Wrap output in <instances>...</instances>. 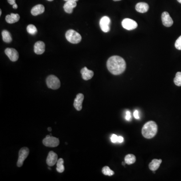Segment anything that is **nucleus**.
<instances>
[{
	"mask_svg": "<svg viewBox=\"0 0 181 181\" xmlns=\"http://www.w3.org/2000/svg\"><path fill=\"white\" fill-rule=\"evenodd\" d=\"M157 131V125L153 121L146 123L142 129V135L147 139H151L155 136Z\"/></svg>",
	"mask_w": 181,
	"mask_h": 181,
	"instance_id": "obj_2",
	"label": "nucleus"
},
{
	"mask_svg": "<svg viewBox=\"0 0 181 181\" xmlns=\"http://www.w3.org/2000/svg\"><path fill=\"white\" fill-rule=\"evenodd\" d=\"M13 8L14 9H17L18 8V5L16 4V3L15 4H14L13 5Z\"/></svg>",
	"mask_w": 181,
	"mask_h": 181,
	"instance_id": "obj_32",
	"label": "nucleus"
},
{
	"mask_svg": "<svg viewBox=\"0 0 181 181\" xmlns=\"http://www.w3.org/2000/svg\"><path fill=\"white\" fill-rule=\"evenodd\" d=\"M2 15V11H1H1H0V15Z\"/></svg>",
	"mask_w": 181,
	"mask_h": 181,
	"instance_id": "obj_37",
	"label": "nucleus"
},
{
	"mask_svg": "<svg viewBox=\"0 0 181 181\" xmlns=\"http://www.w3.org/2000/svg\"><path fill=\"white\" fill-rule=\"evenodd\" d=\"M46 84L47 87L53 90H57L60 87V81L58 77L54 75H50L47 77Z\"/></svg>",
	"mask_w": 181,
	"mask_h": 181,
	"instance_id": "obj_4",
	"label": "nucleus"
},
{
	"mask_svg": "<svg viewBox=\"0 0 181 181\" xmlns=\"http://www.w3.org/2000/svg\"><path fill=\"white\" fill-rule=\"evenodd\" d=\"M118 136L117 135L113 134L111 137V140L112 143H118Z\"/></svg>",
	"mask_w": 181,
	"mask_h": 181,
	"instance_id": "obj_27",
	"label": "nucleus"
},
{
	"mask_svg": "<svg viewBox=\"0 0 181 181\" xmlns=\"http://www.w3.org/2000/svg\"><path fill=\"white\" fill-rule=\"evenodd\" d=\"M131 118V112L129 111H127L126 113V116H125L126 120H127V121H130Z\"/></svg>",
	"mask_w": 181,
	"mask_h": 181,
	"instance_id": "obj_28",
	"label": "nucleus"
},
{
	"mask_svg": "<svg viewBox=\"0 0 181 181\" xmlns=\"http://www.w3.org/2000/svg\"><path fill=\"white\" fill-rule=\"evenodd\" d=\"M81 73L82 76V78L86 81H88L92 79L94 74L93 71L88 69L87 67H84L83 68L81 71Z\"/></svg>",
	"mask_w": 181,
	"mask_h": 181,
	"instance_id": "obj_14",
	"label": "nucleus"
},
{
	"mask_svg": "<svg viewBox=\"0 0 181 181\" xmlns=\"http://www.w3.org/2000/svg\"><path fill=\"white\" fill-rule=\"evenodd\" d=\"M48 169H49V170H51V169L50 168H48Z\"/></svg>",
	"mask_w": 181,
	"mask_h": 181,
	"instance_id": "obj_39",
	"label": "nucleus"
},
{
	"mask_svg": "<svg viewBox=\"0 0 181 181\" xmlns=\"http://www.w3.org/2000/svg\"><path fill=\"white\" fill-rule=\"evenodd\" d=\"M47 1H53V0H47Z\"/></svg>",
	"mask_w": 181,
	"mask_h": 181,
	"instance_id": "obj_38",
	"label": "nucleus"
},
{
	"mask_svg": "<svg viewBox=\"0 0 181 181\" xmlns=\"http://www.w3.org/2000/svg\"><path fill=\"white\" fill-rule=\"evenodd\" d=\"M177 1L179 3H181V0H177Z\"/></svg>",
	"mask_w": 181,
	"mask_h": 181,
	"instance_id": "obj_35",
	"label": "nucleus"
},
{
	"mask_svg": "<svg viewBox=\"0 0 181 181\" xmlns=\"http://www.w3.org/2000/svg\"><path fill=\"white\" fill-rule=\"evenodd\" d=\"M45 11V8L44 6L41 4H38L35 6L34 7L32 8L31 11V13L33 16H38V15L42 14Z\"/></svg>",
	"mask_w": 181,
	"mask_h": 181,
	"instance_id": "obj_15",
	"label": "nucleus"
},
{
	"mask_svg": "<svg viewBox=\"0 0 181 181\" xmlns=\"http://www.w3.org/2000/svg\"><path fill=\"white\" fill-rule=\"evenodd\" d=\"M7 1H8V3H9L10 5H12L16 3V2H15L16 0H7Z\"/></svg>",
	"mask_w": 181,
	"mask_h": 181,
	"instance_id": "obj_31",
	"label": "nucleus"
},
{
	"mask_svg": "<svg viewBox=\"0 0 181 181\" xmlns=\"http://www.w3.org/2000/svg\"><path fill=\"white\" fill-rule=\"evenodd\" d=\"M27 31L31 35L36 34L38 32V30L36 27L32 24H30L27 27Z\"/></svg>",
	"mask_w": 181,
	"mask_h": 181,
	"instance_id": "obj_24",
	"label": "nucleus"
},
{
	"mask_svg": "<svg viewBox=\"0 0 181 181\" xmlns=\"http://www.w3.org/2000/svg\"><path fill=\"white\" fill-rule=\"evenodd\" d=\"M174 83L176 86H181V72H178L176 73V77L174 80Z\"/></svg>",
	"mask_w": 181,
	"mask_h": 181,
	"instance_id": "obj_25",
	"label": "nucleus"
},
{
	"mask_svg": "<svg viewBox=\"0 0 181 181\" xmlns=\"http://www.w3.org/2000/svg\"><path fill=\"white\" fill-rule=\"evenodd\" d=\"M45 44L42 41L36 42L34 46V51L37 55H42L45 51Z\"/></svg>",
	"mask_w": 181,
	"mask_h": 181,
	"instance_id": "obj_13",
	"label": "nucleus"
},
{
	"mask_svg": "<svg viewBox=\"0 0 181 181\" xmlns=\"http://www.w3.org/2000/svg\"><path fill=\"white\" fill-rule=\"evenodd\" d=\"M114 1L117 2V1H121V0H113Z\"/></svg>",
	"mask_w": 181,
	"mask_h": 181,
	"instance_id": "obj_36",
	"label": "nucleus"
},
{
	"mask_svg": "<svg viewBox=\"0 0 181 181\" xmlns=\"http://www.w3.org/2000/svg\"><path fill=\"white\" fill-rule=\"evenodd\" d=\"M5 52L12 61H17L19 59V53L14 48H6Z\"/></svg>",
	"mask_w": 181,
	"mask_h": 181,
	"instance_id": "obj_9",
	"label": "nucleus"
},
{
	"mask_svg": "<svg viewBox=\"0 0 181 181\" xmlns=\"http://www.w3.org/2000/svg\"><path fill=\"white\" fill-rule=\"evenodd\" d=\"M77 6L76 2L68 1L64 4V11L68 14H71L73 12V8Z\"/></svg>",
	"mask_w": 181,
	"mask_h": 181,
	"instance_id": "obj_16",
	"label": "nucleus"
},
{
	"mask_svg": "<svg viewBox=\"0 0 181 181\" xmlns=\"http://www.w3.org/2000/svg\"><path fill=\"white\" fill-rule=\"evenodd\" d=\"M3 40L4 42L6 43H10L12 42V39L11 38V34L10 32L7 30H4L2 32Z\"/></svg>",
	"mask_w": 181,
	"mask_h": 181,
	"instance_id": "obj_20",
	"label": "nucleus"
},
{
	"mask_svg": "<svg viewBox=\"0 0 181 181\" xmlns=\"http://www.w3.org/2000/svg\"><path fill=\"white\" fill-rule=\"evenodd\" d=\"M84 96L83 94L79 93L77 95L74 100L73 106L77 111H81L82 109V103L84 101Z\"/></svg>",
	"mask_w": 181,
	"mask_h": 181,
	"instance_id": "obj_12",
	"label": "nucleus"
},
{
	"mask_svg": "<svg viewBox=\"0 0 181 181\" xmlns=\"http://www.w3.org/2000/svg\"><path fill=\"white\" fill-rule=\"evenodd\" d=\"M6 21L8 23L13 24L17 22L20 19V16L18 14L11 13L10 15H8L6 17Z\"/></svg>",
	"mask_w": 181,
	"mask_h": 181,
	"instance_id": "obj_18",
	"label": "nucleus"
},
{
	"mask_svg": "<svg viewBox=\"0 0 181 181\" xmlns=\"http://www.w3.org/2000/svg\"><path fill=\"white\" fill-rule=\"evenodd\" d=\"M42 143L46 147L55 148L60 144V140L59 139L49 135L46 136L45 139L43 140Z\"/></svg>",
	"mask_w": 181,
	"mask_h": 181,
	"instance_id": "obj_5",
	"label": "nucleus"
},
{
	"mask_svg": "<svg viewBox=\"0 0 181 181\" xmlns=\"http://www.w3.org/2000/svg\"><path fill=\"white\" fill-rule=\"evenodd\" d=\"M65 1L68 2V1H73V2H77L79 0H64Z\"/></svg>",
	"mask_w": 181,
	"mask_h": 181,
	"instance_id": "obj_33",
	"label": "nucleus"
},
{
	"mask_svg": "<svg viewBox=\"0 0 181 181\" xmlns=\"http://www.w3.org/2000/svg\"><path fill=\"white\" fill-rule=\"evenodd\" d=\"M111 20L108 16H104L100 21V26L102 30L105 33L109 31L110 30Z\"/></svg>",
	"mask_w": 181,
	"mask_h": 181,
	"instance_id": "obj_8",
	"label": "nucleus"
},
{
	"mask_svg": "<svg viewBox=\"0 0 181 181\" xmlns=\"http://www.w3.org/2000/svg\"><path fill=\"white\" fill-rule=\"evenodd\" d=\"M122 26L125 29L132 30L137 28L138 25L136 22L134 20L129 18H125L122 21Z\"/></svg>",
	"mask_w": 181,
	"mask_h": 181,
	"instance_id": "obj_7",
	"label": "nucleus"
},
{
	"mask_svg": "<svg viewBox=\"0 0 181 181\" xmlns=\"http://www.w3.org/2000/svg\"><path fill=\"white\" fill-rule=\"evenodd\" d=\"M57 161H58V156L57 154L52 151L49 152L46 159V163L47 165L50 166H53L55 164L57 163Z\"/></svg>",
	"mask_w": 181,
	"mask_h": 181,
	"instance_id": "obj_11",
	"label": "nucleus"
},
{
	"mask_svg": "<svg viewBox=\"0 0 181 181\" xmlns=\"http://www.w3.org/2000/svg\"><path fill=\"white\" fill-rule=\"evenodd\" d=\"M64 161L63 158H59L58 161H57V163H56V165H57L56 170L59 173H63V172H64Z\"/></svg>",
	"mask_w": 181,
	"mask_h": 181,
	"instance_id": "obj_21",
	"label": "nucleus"
},
{
	"mask_svg": "<svg viewBox=\"0 0 181 181\" xmlns=\"http://www.w3.org/2000/svg\"><path fill=\"white\" fill-rule=\"evenodd\" d=\"M161 162H162L161 160L153 159L149 164V169L152 171H155V170H157L160 167Z\"/></svg>",
	"mask_w": 181,
	"mask_h": 181,
	"instance_id": "obj_19",
	"label": "nucleus"
},
{
	"mask_svg": "<svg viewBox=\"0 0 181 181\" xmlns=\"http://www.w3.org/2000/svg\"><path fill=\"white\" fill-rule=\"evenodd\" d=\"M175 47L178 50H181V36H180L175 42Z\"/></svg>",
	"mask_w": 181,
	"mask_h": 181,
	"instance_id": "obj_26",
	"label": "nucleus"
},
{
	"mask_svg": "<svg viewBox=\"0 0 181 181\" xmlns=\"http://www.w3.org/2000/svg\"><path fill=\"white\" fill-rule=\"evenodd\" d=\"M47 129H48V130L49 131H51V130H52L51 127H48V128H47Z\"/></svg>",
	"mask_w": 181,
	"mask_h": 181,
	"instance_id": "obj_34",
	"label": "nucleus"
},
{
	"mask_svg": "<svg viewBox=\"0 0 181 181\" xmlns=\"http://www.w3.org/2000/svg\"><path fill=\"white\" fill-rule=\"evenodd\" d=\"M102 173L105 176H112L114 174V172L110 169L108 166H105L103 167L102 169Z\"/></svg>",
	"mask_w": 181,
	"mask_h": 181,
	"instance_id": "obj_23",
	"label": "nucleus"
},
{
	"mask_svg": "<svg viewBox=\"0 0 181 181\" xmlns=\"http://www.w3.org/2000/svg\"><path fill=\"white\" fill-rule=\"evenodd\" d=\"M107 67L112 74L119 75L125 71L126 64L122 57L115 55L108 59L107 62Z\"/></svg>",
	"mask_w": 181,
	"mask_h": 181,
	"instance_id": "obj_1",
	"label": "nucleus"
},
{
	"mask_svg": "<svg viewBox=\"0 0 181 181\" xmlns=\"http://www.w3.org/2000/svg\"><path fill=\"white\" fill-rule=\"evenodd\" d=\"M161 20H162V24L165 26L169 27L172 26L173 24V20L170 17L169 13L167 12H164L161 15Z\"/></svg>",
	"mask_w": 181,
	"mask_h": 181,
	"instance_id": "obj_10",
	"label": "nucleus"
},
{
	"mask_svg": "<svg viewBox=\"0 0 181 181\" xmlns=\"http://www.w3.org/2000/svg\"><path fill=\"white\" fill-rule=\"evenodd\" d=\"M133 115H134L135 118L136 119H139V111L137 110L135 111V112L133 113Z\"/></svg>",
	"mask_w": 181,
	"mask_h": 181,
	"instance_id": "obj_29",
	"label": "nucleus"
},
{
	"mask_svg": "<svg viewBox=\"0 0 181 181\" xmlns=\"http://www.w3.org/2000/svg\"><path fill=\"white\" fill-rule=\"evenodd\" d=\"M65 38L68 42L73 43L77 44L81 42L82 36L79 33L73 29L68 30L65 33Z\"/></svg>",
	"mask_w": 181,
	"mask_h": 181,
	"instance_id": "obj_3",
	"label": "nucleus"
},
{
	"mask_svg": "<svg viewBox=\"0 0 181 181\" xmlns=\"http://www.w3.org/2000/svg\"><path fill=\"white\" fill-rule=\"evenodd\" d=\"M135 9L137 12L141 13H144L148 12L149 9V6L147 3L140 2L136 4Z\"/></svg>",
	"mask_w": 181,
	"mask_h": 181,
	"instance_id": "obj_17",
	"label": "nucleus"
},
{
	"mask_svg": "<svg viewBox=\"0 0 181 181\" xmlns=\"http://www.w3.org/2000/svg\"><path fill=\"white\" fill-rule=\"evenodd\" d=\"M125 162L127 165H131L136 161V157L135 155L132 154H128L126 155L124 158Z\"/></svg>",
	"mask_w": 181,
	"mask_h": 181,
	"instance_id": "obj_22",
	"label": "nucleus"
},
{
	"mask_svg": "<svg viewBox=\"0 0 181 181\" xmlns=\"http://www.w3.org/2000/svg\"><path fill=\"white\" fill-rule=\"evenodd\" d=\"M124 141V139L123 137H122L121 136H118V143H122Z\"/></svg>",
	"mask_w": 181,
	"mask_h": 181,
	"instance_id": "obj_30",
	"label": "nucleus"
},
{
	"mask_svg": "<svg viewBox=\"0 0 181 181\" xmlns=\"http://www.w3.org/2000/svg\"><path fill=\"white\" fill-rule=\"evenodd\" d=\"M29 153V149L26 147L22 148L19 152V157L18 160L17 165L18 167H21L23 165V162Z\"/></svg>",
	"mask_w": 181,
	"mask_h": 181,
	"instance_id": "obj_6",
	"label": "nucleus"
}]
</instances>
